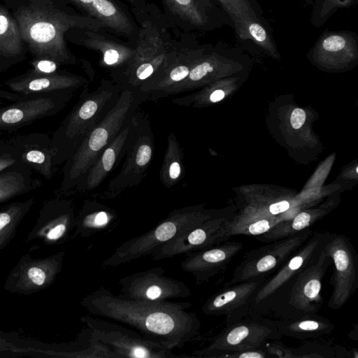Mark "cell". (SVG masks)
I'll use <instances>...</instances> for the list:
<instances>
[{
    "label": "cell",
    "mask_w": 358,
    "mask_h": 358,
    "mask_svg": "<svg viewBox=\"0 0 358 358\" xmlns=\"http://www.w3.org/2000/svg\"><path fill=\"white\" fill-rule=\"evenodd\" d=\"M80 304L90 314L127 326L171 350L182 348L200 333L201 322L194 313L187 311L192 306L187 301L127 299L99 287Z\"/></svg>",
    "instance_id": "obj_1"
},
{
    "label": "cell",
    "mask_w": 358,
    "mask_h": 358,
    "mask_svg": "<svg viewBox=\"0 0 358 358\" xmlns=\"http://www.w3.org/2000/svg\"><path fill=\"white\" fill-rule=\"evenodd\" d=\"M17 21L25 45L35 57L62 66L78 64L65 36L72 29L107 31L103 24L78 12L66 0H3Z\"/></svg>",
    "instance_id": "obj_2"
},
{
    "label": "cell",
    "mask_w": 358,
    "mask_h": 358,
    "mask_svg": "<svg viewBox=\"0 0 358 358\" xmlns=\"http://www.w3.org/2000/svg\"><path fill=\"white\" fill-rule=\"evenodd\" d=\"M138 27L134 55L128 65L110 74L111 80L125 87L138 89L160 67L184 34L153 3L132 13Z\"/></svg>",
    "instance_id": "obj_3"
},
{
    "label": "cell",
    "mask_w": 358,
    "mask_h": 358,
    "mask_svg": "<svg viewBox=\"0 0 358 358\" xmlns=\"http://www.w3.org/2000/svg\"><path fill=\"white\" fill-rule=\"evenodd\" d=\"M145 101V96L138 90L122 87L112 108L85 136L78 148L64 162L62 180L57 190V196H67L75 193L76 187L99 155Z\"/></svg>",
    "instance_id": "obj_4"
},
{
    "label": "cell",
    "mask_w": 358,
    "mask_h": 358,
    "mask_svg": "<svg viewBox=\"0 0 358 358\" xmlns=\"http://www.w3.org/2000/svg\"><path fill=\"white\" fill-rule=\"evenodd\" d=\"M122 89V85L106 79L101 80L93 92L89 91L88 85L83 87L77 103L50 137L56 167L64 164L85 136L105 117Z\"/></svg>",
    "instance_id": "obj_5"
},
{
    "label": "cell",
    "mask_w": 358,
    "mask_h": 358,
    "mask_svg": "<svg viewBox=\"0 0 358 358\" xmlns=\"http://www.w3.org/2000/svg\"><path fill=\"white\" fill-rule=\"evenodd\" d=\"M219 215L199 206H187L171 211L168 216L147 232L120 245L102 264L112 268L141 257L150 255L159 246L169 242L181 232L197 226Z\"/></svg>",
    "instance_id": "obj_6"
},
{
    "label": "cell",
    "mask_w": 358,
    "mask_h": 358,
    "mask_svg": "<svg viewBox=\"0 0 358 358\" xmlns=\"http://www.w3.org/2000/svg\"><path fill=\"white\" fill-rule=\"evenodd\" d=\"M139 109L122 168L110 179L106 189L99 195L101 198H115L125 189L138 185L147 174L154 155L155 136L148 116Z\"/></svg>",
    "instance_id": "obj_7"
},
{
    "label": "cell",
    "mask_w": 358,
    "mask_h": 358,
    "mask_svg": "<svg viewBox=\"0 0 358 358\" xmlns=\"http://www.w3.org/2000/svg\"><path fill=\"white\" fill-rule=\"evenodd\" d=\"M80 320L101 343L116 358H176L180 357L162 345L148 340L137 331L120 323L89 315Z\"/></svg>",
    "instance_id": "obj_8"
},
{
    "label": "cell",
    "mask_w": 358,
    "mask_h": 358,
    "mask_svg": "<svg viewBox=\"0 0 358 358\" xmlns=\"http://www.w3.org/2000/svg\"><path fill=\"white\" fill-rule=\"evenodd\" d=\"M187 33L156 72L137 89L145 96L146 101L168 97L171 90L187 77L204 52L208 44H200Z\"/></svg>",
    "instance_id": "obj_9"
},
{
    "label": "cell",
    "mask_w": 358,
    "mask_h": 358,
    "mask_svg": "<svg viewBox=\"0 0 358 358\" xmlns=\"http://www.w3.org/2000/svg\"><path fill=\"white\" fill-rule=\"evenodd\" d=\"M313 232L311 229H306L293 236L269 242L268 245L245 253L225 286L259 276H266L278 269Z\"/></svg>",
    "instance_id": "obj_10"
},
{
    "label": "cell",
    "mask_w": 358,
    "mask_h": 358,
    "mask_svg": "<svg viewBox=\"0 0 358 358\" xmlns=\"http://www.w3.org/2000/svg\"><path fill=\"white\" fill-rule=\"evenodd\" d=\"M323 248L334 266L330 280L333 289L328 307L338 310L348 302L357 289V255L350 239L343 234H329Z\"/></svg>",
    "instance_id": "obj_11"
},
{
    "label": "cell",
    "mask_w": 358,
    "mask_h": 358,
    "mask_svg": "<svg viewBox=\"0 0 358 358\" xmlns=\"http://www.w3.org/2000/svg\"><path fill=\"white\" fill-rule=\"evenodd\" d=\"M74 91L21 95L20 99L0 107V131H15L59 113L71 101Z\"/></svg>",
    "instance_id": "obj_12"
},
{
    "label": "cell",
    "mask_w": 358,
    "mask_h": 358,
    "mask_svg": "<svg viewBox=\"0 0 358 358\" xmlns=\"http://www.w3.org/2000/svg\"><path fill=\"white\" fill-rule=\"evenodd\" d=\"M167 20L184 32L210 31L225 25L230 17L217 0H161Z\"/></svg>",
    "instance_id": "obj_13"
},
{
    "label": "cell",
    "mask_w": 358,
    "mask_h": 358,
    "mask_svg": "<svg viewBox=\"0 0 358 358\" xmlns=\"http://www.w3.org/2000/svg\"><path fill=\"white\" fill-rule=\"evenodd\" d=\"M282 335L274 320L247 319L229 323L200 352L245 351L262 348Z\"/></svg>",
    "instance_id": "obj_14"
},
{
    "label": "cell",
    "mask_w": 358,
    "mask_h": 358,
    "mask_svg": "<svg viewBox=\"0 0 358 358\" xmlns=\"http://www.w3.org/2000/svg\"><path fill=\"white\" fill-rule=\"evenodd\" d=\"M164 268L155 267L122 278L119 296L131 300L164 301L187 298L190 289L182 281L170 278Z\"/></svg>",
    "instance_id": "obj_15"
},
{
    "label": "cell",
    "mask_w": 358,
    "mask_h": 358,
    "mask_svg": "<svg viewBox=\"0 0 358 358\" xmlns=\"http://www.w3.org/2000/svg\"><path fill=\"white\" fill-rule=\"evenodd\" d=\"M65 250L43 258L29 253L21 257L6 278L4 289L19 294H31L50 287L62 271Z\"/></svg>",
    "instance_id": "obj_16"
},
{
    "label": "cell",
    "mask_w": 358,
    "mask_h": 358,
    "mask_svg": "<svg viewBox=\"0 0 358 358\" xmlns=\"http://www.w3.org/2000/svg\"><path fill=\"white\" fill-rule=\"evenodd\" d=\"M76 215L71 201L57 196L44 201L35 225L25 241L54 246L64 243L73 235Z\"/></svg>",
    "instance_id": "obj_17"
},
{
    "label": "cell",
    "mask_w": 358,
    "mask_h": 358,
    "mask_svg": "<svg viewBox=\"0 0 358 358\" xmlns=\"http://www.w3.org/2000/svg\"><path fill=\"white\" fill-rule=\"evenodd\" d=\"M66 40L85 48L98 52L99 64L110 74L125 68L133 58L136 46L103 30L72 29Z\"/></svg>",
    "instance_id": "obj_18"
},
{
    "label": "cell",
    "mask_w": 358,
    "mask_h": 358,
    "mask_svg": "<svg viewBox=\"0 0 358 358\" xmlns=\"http://www.w3.org/2000/svg\"><path fill=\"white\" fill-rule=\"evenodd\" d=\"M331 264V260L322 245L314 259L294 277L288 303L299 313H317L320 308L322 303V282Z\"/></svg>",
    "instance_id": "obj_19"
},
{
    "label": "cell",
    "mask_w": 358,
    "mask_h": 358,
    "mask_svg": "<svg viewBox=\"0 0 358 358\" xmlns=\"http://www.w3.org/2000/svg\"><path fill=\"white\" fill-rule=\"evenodd\" d=\"M82 13L103 24L108 32L136 46L138 24L121 0H66Z\"/></svg>",
    "instance_id": "obj_20"
},
{
    "label": "cell",
    "mask_w": 358,
    "mask_h": 358,
    "mask_svg": "<svg viewBox=\"0 0 358 358\" xmlns=\"http://www.w3.org/2000/svg\"><path fill=\"white\" fill-rule=\"evenodd\" d=\"M242 248V243L227 240L216 245L185 254L180 268L192 275L196 283L206 282L225 270Z\"/></svg>",
    "instance_id": "obj_21"
},
{
    "label": "cell",
    "mask_w": 358,
    "mask_h": 358,
    "mask_svg": "<svg viewBox=\"0 0 358 358\" xmlns=\"http://www.w3.org/2000/svg\"><path fill=\"white\" fill-rule=\"evenodd\" d=\"M329 233L313 232L311 236L284 262L278 271L266 280L251 302H262L294 278L318 255Z\"/></svg>",
    "instance_id": "obj_22"
},
{
    "label": "cell",
    "mask_w": 358,
    "mask_h": 358,
    "mask_svg": "<svg viewBox=\"0 0 358 358\" xmlns=\"http://www.w3.org/2000/svg\"><path fill=\"white\" fill-rule=\"evenodd\" d=\"M138 110L99 155L76 187L75 193L96 189L123 159L136 124Z\"/></svg>",
    "instance_id": "obj_23"
},
{
    "label": "cell",
    "mask_w": 358,
    "mask_h": 358,
    "mask_svg": "<svg viewBox=\"0 0 358 358\" xmlns=\"http://www.w3.org/2000/svg\"><path fill=\"white\" fill-rule=\"evenodd\" d=\"M82 76L59 70L50 74H35L29 71L4 81L11 91L20 95H30L63 90H76L88 85Z\"/></svg>",
    "instance_id": "obj_24"
},
{
    "label": "cell",
    "mask_w": 358,
    "mask_h": 358,
    "mask_svg": "<svg viewBox=\"0 0 358 358\" xmlns=\"http://www.w3.org/2000/svg\"><path fill=\"white\" fill-rule=\"evenodd\" d=\"M223 43L208 44L206 50L193 65L187 77L169 92L168 96L183 93L213 78L221 68L234 64L240 51Z\"/></svg>",
    "instance_id": "obj_25"
},
{
    "label": "cell",
    "mask_w": 358,
    "mask_h": 358,
    "mask_svg": "<svg viewBox=\"0 0 358 358\" xmlns=\"http://www.w3.org/2000/svg\"><path fill=\"white\" fill-rule=\"evenodd\" d=\"M308 56L323 65H345L358 57V36L348 30L325 31L310 49Z\"/></svg>",
    "instance_id": "obj_26"
},
{
    "label": "cell",
    "mask_w": 358,
    "mask_h": 358,
    "mask_svg": "<svg viewBox=\"0 0 358 358\" xmlns=\"http://www.w3.org/2000/svg\"><path fill=\"white\" fill-rule=\"evenodd\" d=\"M8 141L17 150L21 162L32 171L51 180L57 167L53 163L50 137L44 133H30L11 136Z\"/></svg>",
    "instance_id": "obj_27"
},
{
    "label": "cell",
    "mask_w": 358,
    "mask_h": 358,
    "mask_svg": "<svg viewBox=\"0 0 358 358\" xmlns=\"http://www.w3.org/2000/svg\"><path fill=\"white\" fill-rule=\"evenodd\" d=\"M266 276L233 284L220 290L209 297L201 307L202 312L208 315H227L228 317L241 308L251 302L252 298L266 280Z\"/></svg>",
    "instance_id": "obj_28"
},
{
    "label": "cell",
    "mask_w": 358,
    "mask_h": 358,
    "mask_svg": "<svg viewBox=\"0 0 358 358\" xmlns=\"http://www.w3.org/2000/svg\"><path fill=\"white\" fill-rule=\"evenodd\" d=\"M25 43L13 15L0 3V73L25 58Z\"/></svg>",
    "instance_id": "obj_29"
},
{
    "label": "cell",
    "mask_w": 358,
    "mask_h": 358,
    "mask_svg": "<svg viewBox=\"0 0 358 358\" xmlns=\"http://www.w3.org/2000/svg\"><path fill=\"white\" fill-rule=\"evenodd\" d=\"M117 220L115 210L95 201H86L76 215L73 236L87 238L108 231Z\"/></svg>",
    "instance_id": "obj_30"
},
{
    "label": "cell",
    "mask_w": 358,
    "mask_h": 358,
    "mask_svg": "<svg viewBox=\"0 0 358 358\" xmlns=\"http://www.w3.org/2000/svg\"><path fill=\"white\" fill-rule=\"evenodd\" d=\"M281 335L299 340L319 339L330 334L335 325L327 317L314 313H302L299 317L274 320Z\"/></svg>",
    "instance_id": "obj_31"
},
{
    "label": "cell",
    "mask_w": 358,
    "mask_h": 358,
    "mask_svg": "<svg viewBox=\"0 0 358 358\" xmlns=\"http://www.w3.org/2000/svg\"><path fill=\"white\" fill-rule=\"evenodd\" d=\"M41 180L23 164L0 171V205L41 187Z\"/></svg>",
    "instance_id": "obj_32"
},
{
    "label": "cell",
    "mask_w": 358,
    "mask_h": 358,
    "mask_svg": "<svg viewBox=\"0 0 358 358\" xmlns=\"http://www.w3.org/2000/svg\"><path fill=\"white\" fill-rule=\"evenodd\" d=\"M233 23V29L241 40H247L248 27L265 21L262 10L256 0H217Z\"/></svg>",
    "instance_id": "obj_33"
},
{
    "label": "cell",
    "mask_w": 358,
    "mask_h": 358,
    "mask_svg": "<svg viewBox=\"0 0 358 358\" xmlns=\"http://www.w3.org/2000/svg\"><path fill=\"white\" fill-rule=\"evenodd\" d=\"M282 214L273 217H250L242 215L230 219L221 231L222 240L224 242L236 235L257 236L263 234L278 223L287 220V217Z\"/></svg>",
    "instance_id": "obj_34"
},
{
    "label": "cell",
    "mask_w": 358,
    "mask_h": 358,
    "mask_svg": "<svg viewBox=\"0 0 358 358\" xmlns=\"http://www.w3.org/2000/svg\"><path fill=\"white\" fill-rule=\"evenodd\" d=\"M34 204V199L14 201L0 206V253L14 238L17 228Z\"/></svg>",
    "instance_id": "obj_35"
},
{
    "label": "cell",
    "mask_w": 358,
    "mask_h": 358,
    "mask_svg": "<svg viewBox=\"0 0 358 358\" xmlns=\"http://www.w3.org/2000/svg\"><path fill=\"white\" fill-rule=\"evenodd\" d=\"M183 173V152L174 132L167 137V145L159 171V179L167 188L178 182Z\"/></svg>",
    "instance_id": "obj_36"
},
{
    "label": "cell",
    "mask_w": 358,
    "mask_h": 358,
    "mask_svg": "<svg viewBox=\"0 0 358 358\" xmlns=\"http://www.w3.org/2000/svg\"><path fill=\"white\" fill-rule=\"evenodd\" d=\"M290 358H346L352 357L345 348L322 343H305L294 348H287Z\"/></svg>",
    "instance_id": "obj_37"
},
{
    "label": "cell",
    "mask_w": 358,
    "mask_h": 358,
    "mask_svg": "<svg viewBox=\"0 0 358 358\" xmlns=\"http://www.w3.org/2000/svg\"><path fill=\"white\" fill-rule=\"evenodd\" d=\"M355 0H315L310 16V22L315 27H320L341 8H348Z\"/></svg>",
    "instance_id": "obj_38"
},
{
    "label": "cell",
    "mask_w": 358,
    "mask_h": 358,
    "mask_svg": "<svg viewBox=\"0 0 358 358\" xmlns=\"http://www.w3.org/2000/svg\"><path fill=\"white\" fill-rule=\"evenodd\" d=\"M248 39L271 56H279L275 40L265 21L255 22L249 27L247 31Z\"/></svg>",
    "instance_id": "obj_39"
},
{
    "label": "cell",
    "mask_w": 358,
    "mask_h": 358,
    "mask_svg": "<svg viewBox=\"0 0 358 358\" xmlns=\"http://www.w3.org/2000/svg\"><path fill=\"white\" fill-rule=\"evenodd\" d=\"M41 349L20 344L16 336L7 335L0 331V355L6 353L40 352Z\"/></svg>",
    "instance_id": "obj_40"
},
{
    "label": "cell",
    "mask_w": 358,
    "mask_h": 358,
    "mask_svg": "<svg viewBox=\"0 0 358 358\" xmlns=\"http://www.w3.org/2000/svg\"><path fill=\"white\" fill-rule=\"evenodd\" d=\"M19 164L23 163L20 160L17 150L8 138L0 139V171Z\"/></svg>",
    "instance_id": "obj_41"
},
{
    "label": "cell",
    "mask_w": 358,
    "mask_h": 358,
    "mask_svg": "<svg viewBox=\"0 0 358 358\" xmlns=\"http://www.w3.org/2000/svg\"><path fill=\"white\" fill-rule=\"evenodd\" d=\"M30 66L28 71L35 74L53 73L59 71L62 66L58 62L44 57H35L30 62Z\"/></svg>",
    "instance_id": "obj_42"
},
{
    "label": "cell",
    "mask_w": 358,
    "mask_h": 358,
    "mask_svg": "<svg viewBox=\"0 0 358 358\" xmlns=\"http://www.w3.org/2000/svg\"><path fill=\"white\" fill-rule=\"evenodd\" d=\"M306 113L301 108L294 109L290 117V122L294 129L300 128L305 122Z\"/></svg>",
    "instance_id": "obj_43"
},
{
    "label": "cell",
    "mask_w": 358,
    "mask_h": 358,
    "mask_svg": "<svg viewBox=\"0 0 358 358\" xmlns=\"http://www.w3.org/2000/svg\"><path fill=\"white\" fill-rule=\"evenodd\" d=\"M21 95L13 92L0 90V105L4 104L8 101H15L20 99Z\"/></svg>",
    "instance_id": "obj_44"
},
{
    "label": "cell",
    "mask_w": 358,
    "mask_h": 358,
    "mask_svg": "<svg viewBox=\"0 0 358 358\" xmlns=\"http://www.w3.org/2000/svg\"><path fill=\"white\" fill-rule=\"evenodd\" d=\"M131 6V13L138 12L142 10L147 4L146 0H124Z\"/></svg>",
    "instance_id": "obj_45"
},
{
    "label": "cell",
    "mask_w": 358,
    "mask_h": 358,
    "mask_svg": "<svg viewBox=\"0 0 358 358\" xmlns=\"http://www.w3.org/2000/svg\"><path fill=\"white\" fill-rule=\"evenodd\" d=\"M224 97V92L221 90H216L212 92L208 97L209 100L213 102H218Z\"/></svg>",
    "instance_id": "obj_46"
},
{
    "label": "cell",
    "mask_w": 358,
    "mask_h": 358,
    "mask_svg": "<svg viewBox=\"0 0 358 358\" xmlns=\"http://www.w3.org/2000/svg\"><path fill=\"white\" fill-rule=\"evenodd\" d=\"M301 1H303L306 2L308 4H311L313 3L312 0H301Z\"/></svg>",
    "instance_id": "obj_47"
}]
</instances>
